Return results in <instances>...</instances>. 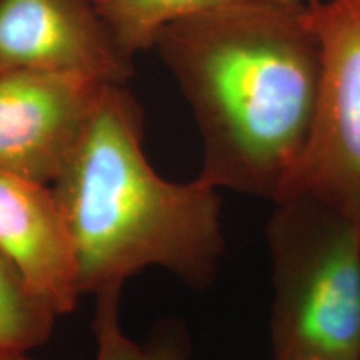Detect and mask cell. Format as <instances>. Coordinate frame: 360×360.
I'll return each instance as SVG.
<instances>
[{
  "instance_id": "obj_1",
  "label": "cell",
  "mask_w": 360,
  "mask_h": 360,
  "mask_svg": "<svg viewBox=\"0 0 360 360\" xmlns=\"http://www.w3.org/2000/svg\"><path fill=\"white\" fill-rule=\"evenodd\" d=\"M304 8L237 0L165 27L155 49L199 127L209 186L281 200L317 117L321 39Z\"/></svg>"
},
{
  "instance_id": "obj_2",
  "label": "cell",
  "mask_w": 360,
  "mask_h": 360,
  "mask_svg": "<svg viewBox=\"0 0 360 360\" xmlns=\"http://www.w3.org/2000/svg\"><path fill=\"white\" fill-rule=\"evenodd\" d=\"M143 112L109 84L52 191L69 231L80 294L162 267L193 287L214 281L224 250L217 188L170 182L143 152Z\"/></svg>"
},
{
  "instance_id": "obj_3",
  "label": "cell",
  "mask_w": 360,
  "mask_h": 360,
  "mask_svg": "<svg viewBox=\"0 0 360 360\" xmlns=\"http://www.w3.org/2000/svg\"><path fill=\"white\" fill-rule=\"evenodd\" d=\"M274 204V360H360L359 227L309 192Z\"/></svg>"
},
{
  "instance_id": "obj_4",
  "label": "cell",
  "mask_w": 360,
  "mask_h": 360,
  "mask_svg": "<svg viewBox=\"0 0 360 360\" xmlns=\"http://www.w3.org/2000/svg\"><path fill=\"white\" fill-rule=\"evenodd\" d=\"M304 15L321 39L323 77L312 137L287 195L312 193L360 231V0L312 2Z\"/></svg>"
},
{
  "instance_id": "obj_5",
  "label": "cell",
  "mask_w": 360,
  "mask_h": 360,
  "mask_svg": "<svg viewBox=\"0 0 360 360\" xmlns=\"http://www.w3.org/2000/svg\"><path fill=\"white\" fill-rule=\"evenodd\" d=\"M107 85L62 72H0V170L52 186Z\"/></svg>"
},
{
  "instance_id": "obj_6",
  "label": "cell",
  "mask_w": 360,
  "mask_h": 360,
  "mask_svg": "<svg viewBox=\"0 0 360 360\" xmlns=\"http://www.w3.org/2000/svg\"><path fill=\"white\" fill-rule=\"evenodd\" d=\"M7 70L125 84L134 60L115 45L97 0H0V72Z\"/></svg>"
},
{
  "instance_id": "obj_7",
  "label": "cell",
  "mask_w": 360,
  "mask_h": 360,
  "mask_svg": "<svg viewBox=\"0 0 360 360\" xmlns=\"http://www.w3.org/2000/svg\"><path fill=\"white\" fill-rule=\"evenodd\" d=\"M0 252L53 314L75 309L74 249L51 186L0 170Z\"/></svg>"
},
{
  "instance_id": "obj_8",
  "label": "cell",
  "mask_w": 360,
  "mask_h": 360,
  "mask_svg": "<svg viewBox=\"0 0 360 360\" xmlns=\"http://www.w3.org/2000/svg\"><path fill=\"white\" fill-rule=\"evenodd\" d=\"M237 0H97L103 24L129 58L155 47L165 27Z\"/></svg>"
},
{
  "instance_id": "obj_9",
  "label": "cell",
  "mask_w": 360,
  "mask_h": 360,
  "mask_svg": "<svg viewBox=\"0 0 360 360\" xmlns=\"http://www.w3.org/2000/svg\"><path fill=\"white\" fill-rule=\"evenodd\" d=\"M56 317L0 252V349L27 352L45 344Z\"/></svg>"
},
{
  "instance_id": "obj_10",
  "label": "cell",
  "mask_w": 360,
  "mask_h": 360,
  "mask_svg": "<svg viewBox=\"0 0 360 360\" xmlns=\"http://www.w3.org/2000/svg\"><path fill=\"white\" fill-rule=\"evenodd\" d=\"M94 335L96 360H191L186 337L174 328L160 330L147 344H137L120 327V287L98 292Z\"/></svg>"
},
{
  "instance_id": "obj_11",
  "label": "cell",
  "mask_w": 360,
  "mask_h": 360,
  "mask_svg": "<svg viewBox=\"0 0 360 360\" xmlns=\"http://www.w3.org/2000/svg\"><path fill=\"white\" fill-rule=\"evenodd\" d=\"M0 360H34L24 350H6L0 349Z\"/></svg>"
},
{
  "instance_id": "obj_12",
  "label": "cell",
  "mask_w": 360,
  "mask_h": 360,
  "mask_svg": "<svg viewBox=\"0 0 360 360\" xmlns=\"http://www.w3.org/2000/svg\"><path fill=\"white\" fill-rule=\"evenodd\" d=\"M272 2L277 4H285V6H299V7H305L312 2H321V0H272Z\"/></svg>"
}]
</instances>
